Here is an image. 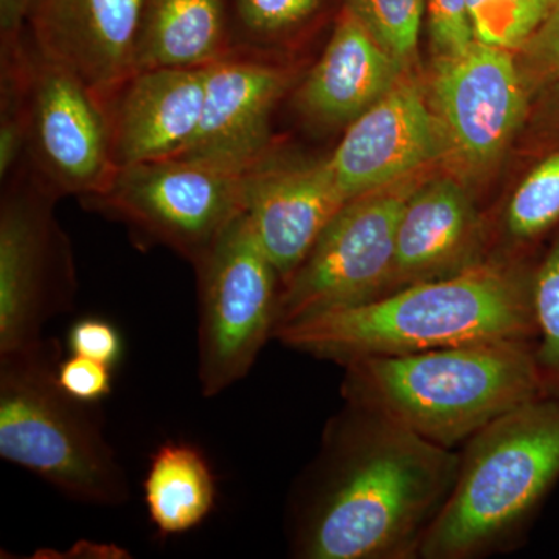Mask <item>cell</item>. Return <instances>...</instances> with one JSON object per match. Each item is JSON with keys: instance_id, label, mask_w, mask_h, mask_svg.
Masks as SVG:
<instances>
[{"instance_id": "obj_5", "label": "cell", "mask_w": 559, "mask_h": 559, "mask_svg": "<svg viewBox=\"0 0 559 559\" xmlns=\"http://www.w3.org/2000/svg\"><path fill=\"white\" fill-rule=\"evenodd\" d=\"M60 362L55 340L0 356V457L81 503L121 506L127 474L90 403L61 388Z\"/></svg>"}, {"instance_id": "obj_9", "label": "cell", "mask_w": 559, "mask_h": 559, "mask_svg": "<svg viewBox=\"0 0 559 559\" xmlns=\"http://www.w3.org/2000/svg\"><path fill=\"white\" fill-rule=\"evenodd\" d=\"M414 190L399 182L349 200L283 283L277 326L381 297L393 271L401 213Z\"/></svg>"}, {"instance_id": "obj_10", "label": "cell", "mask_w": 559, "mask_h": 559, "mask_svg": "<svg viewBox=\"0 0 559 559\" xmlns=\"http://www.w3.org/2000/svg\"><path fill=\"white\" fill-rule=\"evenodd\" d=\"M21 66L32 175L57 198L94 197L117 170L105 103L25 33Z\"/></svg>"}, {"instance_id": "obj_13", "label": "cell", "mask_w": 559, "mask_h": 559, "mask_svg": "<svg viewBox=\"0 0 559 559\" xmlns=\"http://www.w3.org/2000/svg\"><path fill=\"white\" fill-rule=\"evenodd\" d=\"M238 50L207 66L200 128L179 157L245 175L270 156L272 112L290 73Z\"/></svg>"}, {"instance_id": "obj_17", "label": "cell", "mask_w": 559, "mask_h": 559, "mask_svg": "<svg viewBox=\"0 0 559 559\" xmlns=\"http://www.w3.org/2000/svg\"><path fill=\"white\" fill-rule=\"evenodd\" d=\"M477 241L479 221L459 182L437 179L418 187L401 213L393 271L382 296L479 264L471 261Z\"/></svg>"}, {"instance_id": "obj_8", "label": "cell", "mask_w": 559, "mask_h": 559, "mask_svg": "<svg viewBox=\"0 0 559 559\" xmlns=\"http://www.w3.org/2000/svg\"><path fill=\"white\" fill-rule=\"evenodd\" d=\"M35 176L11 180L0 204V356L46 340L43 330L75 297L68 237L53 215L55 201Z\"/></svg>"}, {"instance_id": "obj_3", "label": "cell", "mask_w": 559, "mask_h": 559, "mask_svg": "<svg viewBox=\"0 0 559 559\" xmlns=\"http://www.w3.org/2000/svg\"><path fill=\"white\" fill-rule=\"evenodd\" d=\"M342 396L454 450L544 395L532 342H487L345 364Z\"/></svg>"}, {"instance_id": "obj_26", "label": "cell", "mask_w": 559, "mask_h": 559, "mask_svg": "<svg viewBox=\"0 0 559 559\" xmlns=\"http://www.w3.org/2000/svg\"><path fill=\"white\" fill-rule=\"evenodd\" d=\"M426 16L437 60L457 57L474 43L468 0H426Z\"/></svg>"}, {"instance_id": "obj_14", "label": "cell", "mask_w": 559, "mask_h": 559, "mask_svg": "<svg viewBox=\"0 0 559 559\" xmlns=\"http://www.w3.org/2000/svg\"><path fill=\"white\" fill-rule=\"evenodd\" d=\"M146 0H32L25 36L105 102L131 73Z\"/></svg>"}, {"instance_id": "obj_6", "label": "cell", "mask_w": 559, "mask_h": 559, "mask_svg": "<svg viewBox=\"0 0 559 559\" xmlns=\"http://www.w3.org/2000/svg\"><path fill=\"white\" fill-rule=\"evenodd\" d=\"M200 299V384L216 396L245 380L274 340L282 278L242 212L194 264Z\"/></svg>"}, {"instance_id": "obj_25", "label": "cell", "mask_w": 559, "mask_h": 559, "mask_svg": "<svg viewBox=\"0 0 559 559\" xmlns=\"http://www.w3.org/2000/svg\"><path fill=\"white\" fill-rule=\"evenodd\" d=\"M325 3L326 0H230L235 39L240 35L241 44L245 39L259 44L289 35L314 20Z\"/></svg>"}, {"instance_id": "obj_30", "label": "cell", "mask_w": 559, "mask_h": 559, "mask_svg": "<svg viewBox=\"0 0 559 559\" xmlns=\"http://www.w3.org/2000/svg\"><path fill=\"white\" fill-rule=\"evenodd\" d=\"M32 0H0V49L16 46L25 32Z\"/></svg>"}, {"instance_id": "obj_19", "label": "cell", "mask_w": 559, "mask_h": 559, "mask_svg": "<svg viewBox=\"0 0 559 559\" xmlns=\"http://www.w3.org/2000/svg\"><path fill=\"white\" fill-rule=\"evenodd\" d=\"M235 50L230 0H146L134 72L207 68Z\"/></svg>"}, {"instance_id": "obj_7", "label": "cell", "mask_w": 559, "mask_h": 559, "mask_svg": "<svg viewBox=\"0 0 559 559\" xmlns=\"http://www.w3.org/2000/svg\"><path fill=\"white\" fill-rule=\"evenodd\" d=\"M242 178L204 162L171 157L117 168L105 189L81 202L194 266L245 212Z\"/></svg>"}, {"instance_id": "obj_20", "label": "cell", "mask_w": 559, "mask_h": 559, "mask_svg": "<svg viewBox=\"0 0 559 559\" xmlns=\"http://www.w3.org/2000/svg\"><path fill=\"white\" fill-rule=\"evenodd\" d=\"M143 491L154 527L179 535L197 528L215 507V474L197 447L167 441L151 457Z\"/></svg>"}, {"instance_id": "obj_28", "label": "cell", "mask_w": 559, "mask_h": 559, "mask_svg": "<svg viewBox=\"0 0 559 559\" xmlns=\"http://www.w3.org/2000/svg\"><path fill=\"white\" fill-rule=\"evenodd\" d=\"M58 381L73 399L94 404L106 399L112 390V367L72 355L58 366Z\"/></svg>"}, {"instance_id": "obj_16", "label": "cell", "mask_w": 559, "mask_h": 559, "mask_svg": "<svg viewBox=\"0 0 559 559\" xmlns=\"http://www.w3.org/2000/svg\"><path fill=\"white\" fill-rule=\"evenodd\" d=\"M205 73L207 68L135 70L105 98L116 168L190 148L204 109Z\"/></svg>"}, {"instance_id": "obj_4", "label": "cell", "mask_w": 559, "mask_h": 559, "mask_svg": "<svg viewBox=\"0 0 559 559\" xmlns=\"http://www.w3.org/2000/svg\"><path fill=\"white\" fill-rule=\"evenodd\" d=\"M559 480V396L507 412L471 437L419 558L473 559L518 538Z\"/></svg>"}, {"instance_id": "obj_1", "label": "cell", "mask_w": 559, "mask_h": 559, "mask_svg": "<svg viewBox=\"0 0 559 559\" xmlns=\"http://www.w3.org/2000/svg\"><path fill=\"white\" fill-rule=\"evenodd\" d=\"M460 452L348 404L330 419L290 499L289 550L300 559L419 558Z\"/></svg>"}, {"instance_id": "obj_18", "label": "cell", "mask_w": 559, "mask_h": 559, "mask_svg": "<svg viewBox=\"0 0 559 559\" xmlns=\"http://www.w3.org/2000/svg\"><path fill=\"white\" fill-rule=\"evenodd\" d=\"M404 75L403 66L342 7L322 57L300 84L297 106L319 123H353Z\"/></svg>"}, {"instance_id": "obj_23", "label": "cell", "mask_w": 559, "mask_h": 559, "mask_svg": "<svg viewBox=\"0 0 559 559\" xmlns=\"http://www.w3.org/2000/svg\"><path fill=\"white\" fill-rule=\"evenodd\" d=\"M559 221V153L540 162L509 202L506 230L511 240L530 242Z\"/></svg>"}, {"instance_id": "obj_11", "label": "cell", "mask_w": 559, "mask_h": 559, "mask_svg": "<svg viewBox=\"0 0 559 559\" xmlns=\"http://www.w3.org/2000/svg\"><path fill=\"white\" fill-rule=\"evenodd\" d=\"M432 95L448 150L471 168L498 159L525 112L511 51L476 40L457 57L437 60Z\"/></svg>"}, {"instance_id": "obj_2", "label": "cell", "mask_w": 559, "mask_h": 559, "mask_svg": "<svg viewBox=\"0 0 559 559\" xmlns=\"http://www.w3.org/2000/svg\"><path fill=\"white\" fill-rule=\"evenodd\" d=\"M532 280L502 264H474L367 304L285 323L274 340L340 366L487 342L535 344Z\"/></svg>"}, {"instance_id": "obj_27", "label": "cell", "mask_w": 559, "mask_h": 559, "mask_svg": "<svg viewBox=\"0 0 559 559\" xmlns=\"http://www.w3.org/2000/svg\"><path fill=\"white\" fill-rule=\"evenodd\" d=\"M68 347L75 356L98 360L116 367L123 356V340L120 331L100 318H84L70 326Z\"/></svg>"}, {"instance_id": "obj_24", "label": "cell", "mask_w": 559, "mask_h": 559, "mask_svg": "<svg viewBox=\"0 0 559 559\" xmlns=\"http://www.w3.org/2000/svg\"><path fill=\"white\" fill-rule=\"evenodd\" d=\"M342 7L362 22L404 70L414 64L426 0H344Z\"/></svg>"}, {"instance_id": "obj_22", "label": "cell", "mask_w": 559, "mask_h": 559, "mask_svg": "<svg viewBox=\"0 0 559 559\" xmlns=\"http://www.w3.org/2000/svg\"><path fill=\"white\" fill-rule=\"evenodd\" d=\"M532 300L540 384L544 395L559 396V237L533 272Z\"/></svg>"}, {"instance_id": "obj_12", "label": "cell", "mask_w": 559, "mask_h": 559, "mask_svg": "<svg viewBox=\"0 0 559 559\" xmlns=\"http://www.w3.org/2000/svg\"><path fill=\"white\" fill-rule=\"evenodd\" d=\"M448 150L437 114L415 81L403 76L349 123L326 159L347 200L401 182Z\"/></svg>"}, {"instance_id": "obj_15", "label": "cell", "mask_w": 559, "mask_h": 559, "mask_svg": "<svg viewBox=\"0 0 559 559\" xmlns=\"http://www.w3.org/2000/svg\"><path fill=\"white\" fill-rule=\"evenodd\" d=\"M242 179L246 216L283 285L348 200L326 159L280 164L267 156Z\"/></svg>"}, {"instance_id": "obj_29", "label": "cell", "mask_w": 559, "mask_h": 559, "mask_svg": "<svg viewBox=\"0 0 559 559\" xmlns=\"http://www.w3.org/2000/svg\"><path fill=\"white\" fill-rule=\"evenodd\" d=\"M524 49L532 51L540 68L559 79V0Z\"/></svg>"}, {"instance_id": "obj_21", "label": "cell", "mask_w": 559, "mask_h": 559, "mask_svg": "<svg viewBox=\"0 0 559 559\" xmlns=\"http://www.w3.org/2000/svg\"><path fill=\"white\" fill-rule=\"evenodd\" d=\"M557 0H468L473 38L502 50L524 49Z\"/></svg>"}]
</instances>
